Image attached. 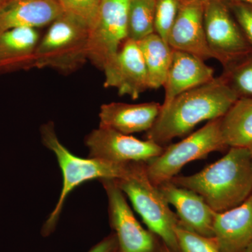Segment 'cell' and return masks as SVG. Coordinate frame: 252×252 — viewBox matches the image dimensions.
Segmentation results:
<instances>
[{
  "label": "cell",
  "instance_id": "21",
  "mask_svg": "<svg viewBox=\"0 0 252 252\" xmlns=\"http://www.w3.org/2000/svg\"><path fill=\"white\" fill-rule=\"evenodd\" d=\"M156 0H130L127 15V39L142 40L155 32Z\"/></svg>",
  "mask_w": 252,
  "mask_h": 252
},
{
  "label": "cell",
  "instance_id": "20",
  "mask_svg": "<svg viewBox=\"0 0 252 252\" xmlns=\"http://www.w3.org/2000/svg\"><path fill=\"white\" fill-rule=\"evenodd\" d=\"M137 43L148 72L149 89H160L166 80L173 49L156 32Z\"/></svg>",
  "mask_w": 252,
  "mask_h": 252
},
{
  "label": "cell",
  "instance_id": "26",
  "mask_svg": "<svg viewBox=\"0 0 252 252\" xmlns=\"http://www.w3.org/2000/svg\"><path fill=\"white\" fill-rule=\"evenodd\" d=\"M225 1L244 35L252 46V5L242 1Z\"/></svg>",
  "mask_w": 252,
  "mask_h": 252
},
{
  "label": "cell",
  "instance_id": "22",
  "mask_svg": "<svg viewBox=\"0 0 252 252\" xmlns=\"http://www.w3.org/2000/svg\"><path fill=\"white\" fill-rule=\"evenodd\" d=\"M223 68L221 75L239 98L252 97V51Z\"/></svg>",
  "mask_w": 252,
  "mask_h": 252
},
{
  "label": "cell",
  "instance_id": "7",
  "mask_svg": "<svg viewBox=\"0 0 252 252\" xmlns=\"http://www.w3.org/2000/svg\"><path fill=\"white\" fill-rule=\"evenodd\" d=\"M130 0H102L94 24L89 30V60L103 70L127 39Z\"/></svg>",
  "mask_w": 252,
  "mask_h": 252
},
{
  "label": "cell",
  "instance_id": "31",
  "mask_svg": "<svg viewBox=\"0 0 252 252\" xmlns=\"http://www.w3.org/2000/svg\"><path fill=\"white\" fill-rule=\"evenodd\" d=\"M244 252H252V241L248 245V248L245 250Z\"/></svg>",
  "mask_w": 252,
  "mask_h": 252
},
{
  "label": "cell",
  "instance_id": "14",
  "mask_svg": "<svg viewBox=\"0 0 252 252\" xmlns=\"http://www.w3.org/2000/svg\"><path fill=\"white\" fill-rule=\"evenodd\" d=\"M214 74L213 68L205 64L203 60L185 51L173 49L163 86L165 100L162 108L166 107L180 94L213 80Z\"/></svg>",
  "mask_w": 252,
  "mask_h": 252
},
{
  "label": "cell",
  "instance_id": "27",
  "mask_svg": "<svg viewBox=\"0 0 252 252\" xmlns=\"http://www.w3.org/2000/svg\"><path fill=\"white\" fill-rule=\"evenodd\" d=\"M88 252H118L117 237L114 232L94 245Z\"/></svg>",
  "mask_w": 252,
  "mask_h": 252
},
{
  "label": "cell",
  "instance_id": "18",
  "mask_svg": "<svg viewBox=\"0 0 252 252\" xmlns=\"http://www.w3.org/2000/svg\"><path fill=\"white\" fill-rule=\"evenodd\" d=\"M40 39L35 28H15L0 34V73L33 67Z\"/></svg>",
  "mask_w": 252,
  "mask_h": 252
},
{
  "label": "cell",
  "instance_id": "6",
  "mask_svg": "<svg viewBox=\"0 0 252 252\" xmlns=\"http://www.w3.org/2000/svg\"><path fill=\"white\" fill-rule=\"evenodd\" d=\"M221 131V118L210 121L183 140L164 148L158 157L145 162L147 175L156 187L171 181L184 166L228 148Z\"/></svg>",
  "mask_w": 252,
  "mask_h": 252
},
{
  "label": "cell",
  "instance_id": "23",
  "mask_svg": "<svg viewBox=\"0 0 252 252\" xmlns=\"http://www.w3.org/2000/svg\"><path fill=\"white\" fill-rule=\"evenodd\" d=\"M175 234L180 252H220L214 237L204 236L179 223Z\"/></svg>",
  "mask_w": 252,
  "mask_h": 252
},
{
  "label": "cell",
  "instance_id": "16",
  "mask_svg": "<svg viewBox=\"0 0 252 252\" xmlns=\"http://www.w3.org/2000/svg\"><path fill=\"white\" fill-rule=\"evenodd\" d=\"M161 109V104L156 102L102 104L99 113V126L109 127L126 135L147 132L154 126Z\"/></svg>",
  "mask_w": 252,
  "mask_h": 252
},
{
  "label": "cell",
  "instance_id": "32",
  "mask_svg": "<svg viewBox=\"0 0 252 252\" xmlns=\"http://www.w3.org/2000/svg\"><path fill=\"white\" fill-rule=\"evenodd\" d=\"M249 150H250V157H251L252 165V144L250 147H248Z\"/></svg>",
  "mask_w": 252,
  "mask_h": 252
},
{
  "label": "cell",
  "instance_id": "25",
  "mask_svg": "<svg viewBox=\"0 0 252 252\" xmlns=\"http://www.w3.org/2000/svg\"><path fill=\"white\" fill-rule=\"evenodd\" d=\"M181 1L182 0H156L155 32L165 41L177 18Z\"/></svg>",
  "mask_w": 252,
  "mask_h": 252
},
{
  "label": "cell",
  "instance_id": "17",
  "mask_svg": "<svg viewBox=\"0 0 252 252\" xmlns=\"http://www.w3.org/2000/svg\"><path fill=\"white\" fill-rule=\"evenodd\" d=\"M63 14L57 0H9L0 11V34L15 28L43 27Z\"/></svg>",
  "mask_w": 252,
  "mask_h": 252
},
{
  "label": "cell",
  "instance_id": "29",
  "mask_svg": "<svg viewBox=\"0 0 252 252\" xmlns=\"http://www.w3.org/2000/svg\"><path fill=\"white\" fill-rule=\"evenodd\" d=\"M9 1V0H0V11L4 8L5 5H6V3Z\"/></svg>",
  "mask_w": 252,
  "mask_h": 252
},
{
  "label": "cell",
  "instance_id": "12",
  "mask_svg": "<svg viewBox=\"0 0 252 252\" xmlns=\"http://www.w3.org/2000/svg\"><path fill=\"white\" fill-rule=\"evenodd\" d=\"M205 3L202 0H182L180 10L167 36L172 49L193 54L203 61L215 59L205 36Z\"/></svg>",
  "mask_w": 252,
  "mask_h": 252
},
{
  "label": "cell",
  "instance_id": "28",
  "mask_svg": "<svg viewBox=\"0 0 252 252\" xmlns=\"http://www.w3.org/2000/svg\"><path fill=\"white\" fill-rule=\"evenodd\" d=\"M160 252H172L171 250H170L167 246H165L164 244H162L161 246V250H160Z\"/></svg>",
  "mask_w": 252,
  "mask_h": 252
},
{
  "label": "cell",
  "instance_id": "33",
  "mask_svg": "<svg viewBox=\"0 0 252 252\" xmlns=\"http://www.w3.org/2000/svg\"><path fill=\"white\" fill-rule=\"evenodd\" d=\"M202 1H203V2L205 3H205H206L207 1H208V0H202Z\"/></svg>",
  "mask_w": 252,
  "mask_h": 252
},
{
  "label": "cell",
  "instance_id": "19",
  "mask_svg": "<svg viewBox=\"0 0 252 252\" xmlns=\"http://www.w3.org/2000/svg\"><path fill=\"white\" fill-rule=\"evenodd\" d=\"M221 131L228 147L252 144V97H241L221 118Z\"/></svg>",
  "mask_w": 252,
  "mask_h": 252
},
{
  "label": "cell",
  "instance_id": "11",
  "mask_svg": "<svg viewBox=\"0 0 252 252\" xmlns=\"http://www.w3.org/2000/svg\"><path fill=\"white\" fill-rule=\"evenodd\" d=\"M103 72L104 87L115 88L119 95L135 99L149 89L148 72L136 41L127 39Z\"/></svg>",
  "mask_w": 252,
  "mask_h": 252
},
{
  "label": "cell",
  "instance_id": "24",
  "mask_svg": "<svg viewBox=\"0 0 252 252\" xmlns=\"http://www.w3.org/2000/svg\"><path fill=\"white\" fill-rule=\"evenodd\" d=\"M63 12L77 18L89 30L98 14L102 0H57Z\"/></svg>",
  "mask_w": 252,
  "mask_h": 252
},
{
  "label": "cell",
  "instance_id": "4",
  "mask_svg": "<svg viewBox=\"0 0 252 252\" xmlns=\"http://www.w3.org/2000/svg\"><path fill=\"white\" fill-rule=\"evenodd\" d=\"M114 181L149 230L161 239L162 244L172 252H180L175 234L180 223L178 217L149 180L145 162H128L124 177Z\"/></svg>",
  "mask_w": 252,
  "mask_h": 252
},
{
  "label": "cell",
  "instance_id": "13",
  "mask_svg": "<svg viewBox=\"0 0 252 252\" xmlns=\"http://www.w3.org/2000/svg\"><path fill=\"white\" fill-rule=\"evenodd\" d=\"M157 187L167 203L175 207L182 226L204 236H214V222L217 212L199 194L179 187L171 181Z\"/></svg>",
  "mask_w": 252,
  "mask_h": 252
},
{
  "label": "cell",
  "instance_id": "1",
  "mask_svg": "<svg viewBox=\"0 0 252 252\" xmlns=\"http://www.w3.org/2000/svg\"><path fill=\"white\" fill-rule=\"evenodd\" d=\"M238 98L223 76L215 77L180 94L162 108L147 132V140L162 146L187 135L200 123L223 117Z\"/></svg>",
  "mask_w": 252,
  "mask_h": 252
},
{
  "label": "cell",
  "instance_id": "10",
  "mask_svg": "<svg viewBox=\"0 0 252 252\" xmlns=\"http://www.w3.org/2000/svg\"><path fill=\"white\" fill-rule=\"evenodd\" d=\"M89 157L114 163L147 162L158 157L165 147L152 140H141L109 127L91 131L85 137Z\"/></svg>",
  "mask_w": 252,
  "mask_h": 252
},
{
  "label": "cell",
  "instance_id": "5",
  "mask_svg": "<svg viewBox=\"0 0 252 252\" xmlns=\"http://www.w3.org/2000/svg\"><path fill=\"white\" fill-rule=\"evenodd\" d=\"M89 28L63 12L40 39L33 67H49L63 72L75 70L89 60Z\"/></svg>",
  "mask_w": 252,
  "mask_h": 252
},
{
  "label": "cell",
  "instance_id": "8",
  "mask_svg": "<svg viewBox=\"0 0 252 252\" xmlns=\"http://www.w3.org/2000/svg\"><path fill=\"white\" fill-rule=\"evenodd\" d=\"M204 26L209 48L223 67L252 52V46L225 0H208L205 3Z\"/></svg>",
  "mask_w": 252,
  "mask_h": 252
},
{
  "label": "cell",
  "instance_id": "30",
  "mask_svg": "<svg viewBox=\"0 0 252 252\" xmlns=\"http://www.w3.org/2000/svg\"><path fill=\"white\" fill-rule=\"evenodd\" d=\"M227 1H242V2H245V3H247V4L252 5V0H227Z\"/></svg>",
  "mask_w": 252,
  "mask_h": 252
},
{
  "label": "cell",
  "instance_id": "2",
  "mask_svg": "<svg viewBox=\"0 0 252 252\" xmlns=\"http://www.w3.org/2000/svg\"><path fill=\"white\" fill-rule=\"evenodd\" d=\"M172 183L199 194L217 213L238 207L252 193V165L246 147H230L221 158L201 171L176 176Z\"/></svg>",
  "mask_w": 252,
  "mask_h": 252
},
{
  "label": "cell",
  "instance_id": "15",
  "mask_svg": "<svg viewBox=\"0 0 252 252\" xmlns=\"http://www.w3.org/2000/svg\"><path fill=\"white\" fill-rule=\"evenodd\" d=\"M214 238L220 252H244L252 241V193L241 205L215 214Z\"/></svg>",
  "mask_w": 252,
  "mask_h": 252
},
{
  "label": "cell",
  "instance_id": "3",
  "mask_svg": "<svg viewBox=\"0 0 252 252\" xmlns=\"http://www.w3.org/2000/svg\"><path fill=\"white\" fill-rule=\"evenodd\" d=\"M41 142L44 147L56 156L63 175V187L58 203L50 214L41 228V235L49 236L54 233L62 213L63 206L69 194L88 181L114 180L125 175L127 163H114L94 158L74 155L60 142L54 123L49 122L40 127Z\"/></svg>",
  "mask_w": 252,
  "mask_h": 252
},
{
  "label": "cell",
  "instance_id": "9",
  "mask_svg": "<svg viewBox=\"0 0 252 252\" xmlns=\"http://www.w3.org/2000/svg\"><path fill=\"white\" fill-rule=\"evenodd\" d=\"M100 182L107 194L109 223L117 237L118 252H160L162 245L157 235L140 224L115 181Z\"/></svg>",
  "mask_w": 252,
  "mask_h": 252
}]
</instances>
